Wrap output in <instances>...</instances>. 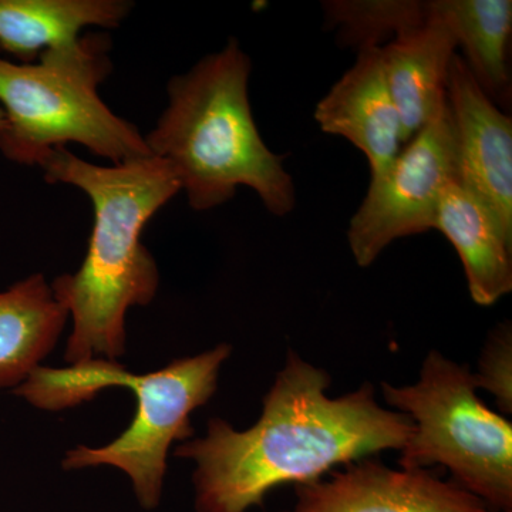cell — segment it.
<instances>
[{"label":"cell","mask_w":512,"mask_h":512,"mask_svg":"<svg viewBox=\"0 0 512 512\" xmlns=\"http://www.w3.org/2000/svg\"><path fill=\"white\" fill-rule=\"evenodd\" d=\"M330 383L326 370L289 350L254 426L237 431L215 417L207 436L175 448L197 464L195 510L247 512L281 485L313 483L335 467L402 450L413 431L407 414L380 406L373 384L329 397Z\"/></svg>","instance_id":"obj_1"},{"label":"cell","mask_w":512,"mask_h":512,"mask_svg":"<svg viewBox=\"0 0 512 512\" xmlns=\"http://www.w3.org/2000/svg\"><path fill=\"white\" fill-rule=\"evenodd\" d=\"M50 184L79 188L93 204L86 258L76 274L59 276L52 289L73 319L66 362L94 356L114 360L126 350V313L156 296L160 274L141 241L148 221L168 204L181 184L174 168L158 157L96 165L55 148L39 165Z\"/></svg>","instance_id":"obj_2"},{"label":"cell","mask_w":512,"mask_h":512,"mask_svg":"<svg viewBox=\"0 0 512 512\" xmlns=\"http://www.w3.org/2000/svg\"><path fill=\"white\" fill-rule=\"evenodd\" d=\"M251 59L238 40L200 60L167 86L168 106L144 136L151 156L168 161L192 210L210 211L251 188L266 210L295 208V185L284 158L269 150L248 96Z\"/></svg>","instance_id":"obj_3"},{"label":"cell","mask_w":512,"mask_h":512,"mask_svg":"<svg viewBox=\"0 0 512 512\" xmlns=\"http://www.w3.org/2000/svg\"><path fill=\"white\" fill-rule=\"evenodd\" d=\"M231 352V346L220 345L147 375H133L104 359L67 369L39 366L16 387L15 394L39 409L59 412L92 400L107 387L133 390L137 409L127 430L107 446L67 451L63 468H120L133 481L141 507L154 510L163 493L168 448L174 441L194 436L191 413L214 396L221 366Z\"/></svg>","instance_id":"obj_4"},{"label":"cell","mask_w":512,"mask_h":512,"mask_svg":"<svg viewBox=\"0 0 512 512\" xmlns=\"http://www.w3.org/2000/svg\"><path fill=\"white\" fill-rule=\"evenodd\" d=\"M110 50L107 33L90 32L45 50L35 63L0 57L3 156L32 167L74 143L111 164L151 157L140 130L101 100L100 84L113 70Z\"/></svg>","instance_id":"obj_5"},{"label":"cell","mask_w":512,"mask_h":512,"mask_svg":"<svg viewBox=\"0 0 512 512\" xmlns=\"http://www.w3.org/2000/svg\"><path fill=\"white\" fill-rule=\"evenodd\" d=\"M382 389L386 403L413 421L400 467L447 468L454 484L491 511L512 512V424L481 402L467 365L431 350L419 382Z\"/></svg>","instance_id":"obj_6"},{"label":"cell","mask_w":512,"mask_h":512,"mask_svg":"<svg viewBox=\"0 0 512 512\" xmlns=\"http://www.w3.org/2000/svg\"><path fill=\"white\" fill-rule=\"evenodd\" d=\"M457 177L456 130L446 97L436 117L406 144L387 173L370 181L348 229L356 264L366 268L396 239L433 229L441 192Z\"/></svg>","instance_id":"obj_7"},{"label":"cell","mask_w":512,"mask_h":512,"mask_svg":"<svg viewBox=\"0 0 512 512\" xmlns=\"http://www.w3.org/2000/svg\"><path fill=\"white\" fill-rule=\"evenodd\" d=\"M282 512H493L453 481L429 470H393L363 458L329 477L296 485V501Z\"/></svg>","instance_id":"obj_8"},{"label":"cell","mask_w":512,"mask_h":512,"mask_svg":"<svg viewBox=\"0 0 512 512\" xmlns=\"http://www.w3.org/2000/svg\"><path fill=\"white\" fill-rule=\"evenodd\" d=\"M446 97L456 130L460 180L480 198L512 237V120L454 55Z\"/></svg>","instance_id":"obj_9"},{"label":"cell","mask_w":512,"mask_h":512,"mask_svg":"<svg viewBox=\"0 0 512 512\" xmlns=\"http://www.w3.org/2000/svg\"><path fill=\"white\" fill-rule=\"evenodd\" d=\"M380 47L360 49L356 63L315 110L323 133L346 138L365 154L370 181L387 173L402 146V123L384 76Z\"/></svg>","instance_id":"obj_10"},{"label":"cell","mask_w":512,"mask_h":512,"mask_svg":"<svg viewBox=\"0 0 512 512\" xmlns=\"http://www.w3.org/2000/svg\"><path fill=\"white\" fill-rule=\"evenodd\" d=\"M430 5L429 22L400 33L389 45L380 47L384 76L402 123L404 146L446 103L448 69L458 47L440 0Z\"/></svg>","instance_id":"obj_11"},{"label":"cell","mask_w":512,"mask_h":512,"mask_svg":"<svg viewBox=\"0 0 512 512\" xmlns=\"http://www.w3.org/2000/svg\"><path fill=\"white\" fill-rule=\"evenodd\" d=\"M433 229L456 248L477 305H494L511 292L512 237L460 177L441 192Z\"/></svg>","instance_id":"obj_12"},{"label":"cell","mask_w":512,"mask_h":512,"mask_svg":"<svg viewBox=\"0 0 512 512\" xmlns=\"http://www.w3.org/2000/svg\"><path fill=\"white\" fill-rule=\"evenodd\" d=\"M134 8L128 0H0V52L35 63L86 28L117 29Z\"/></svg>","instance_id":"obj_13"},{"label":"cell","mask_w":512,"mask_h":512,"mask_svg":"<svg viewBox=\"0 0 512 512\" xmlns=\"http://www.w3.org/2000/svg\"><path fill=\"white\" fill-rule=\"evenodd\" d=\"M69 312L45 276L0 292V389L20 386L55 348Z\"/></svg>","instance_id":"obj_14"},{"label":"cell","mask_w":512,"mask_h":512,"mask_svg":"<svg viewBox=\"0 0 512 512\" xmlns=\"http://www.w3.org/2000/svg\"><path fill=\"white\" fill-rule=\"evenodd\" d=\"M468 69L495 104L511 96L508 45L512 32L511 0H440Z\"/></svg>","instance_id":"obj_15"},{"label":"cell","mask_w":512,"mask_h":512,"mask_svg":"<svg viewBox=\"0 0 512 512\" xmlns=\"http://www.w3.org/2000/svg\"><path fill=\"white\" fill-rule=\"evenodd\" d=\"M330 25L339 26L348 45L376 46L387 37L419 28L429 22L430 2L414 0H343L323 3Z\"/></svg>","instance_id":"obj_16"},{"label":"cell","mask_w":512,"mask_h":512,"mask_svg":"<svg viewBox=\"0 0 512 512\" xmlns=\"http://www.w3.org/2000/svg\"><path fill=\"white\" fill-rule=\"evenodd\" d=\"M477 389H484L497 399L501 412H512V333L510 323L497 326L488 336L477 373Z\"/></svg>","instance_id":"obj_17"},{"label":"cell","mask_w":512,"mask_h":512,"mask_svg":"<svg viewBox=\"0 0 512 512\" xmlns=\"http://www.w3.org/2000/svg\"><path fill=\"white\" fill-rule=\"evenodd\" d=\"M6 127V116L5 111H3L2 107H0V131Z\"/></svg>","instance_id":"obj_18"}]
</instances>
